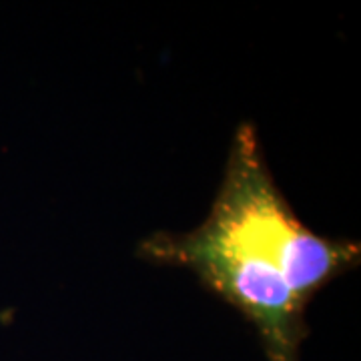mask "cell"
Here are the masks:
<instances>
[{"instance_id": "cell-1", "label": "cell", "mask_w": 361, "mask_h": 361, "mask_svg": "<svg viewBox=\"0 0 361 361\" xmlns=\"http://www.w3.org/2000/svg\"><path fill=\"white\" fill-rule=\"evenodd\" d=\"M199 227L235 253L279 271L305 307L325 285L360 263L357 243L329 239L301 223L249 123L233 137L219 191Z\"/></svg>"}, {"instance_id": "cell-2", "label": "cell", "mask_w": 361, "mask_h": 361, "mask_svg": "<svg viewBox=\"0 0 361 361\" xmlns=\"http://www.w3.org/2000/svg\"><path fill=\"white\" fill-rule=\"evenodd\" d=\"M139 255L193 271L209 291L255 327L269 361H301L299 348L307 336V307L279 271L221 245L201 227L187 233H155L139 245Z\"/></svg>"}]
</instances>
